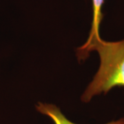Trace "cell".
<instances>
[{
    "mask_svg": "<svg viewBox=\"0 0 124 124\" xmlns=\"http://www.w3.org/2000/svg\"><path fill=\"white\" fill-rule=\"evenodd\" d=\"M36 110L44 115L48 116L53 120L54 124H77L68 119L60 109L53 104L38 103L35 106ZM105 124H124V117L112 121Z\"/></svg>",
    "mask_w": 124,
    "mask_h": 124,
    "instance_id": "cell-2",
    "label": "cell"
},
{
    "mask_svg": "<svg viewBox=\"0 0 124 124\" xmlns=\"http://www.w3.org/2000/svg\"><path fill=\"white\" fill-rule=\"evenodd\" d=\"M105 0H92L93 4V21L91 29L90 31L88 38L84 45L88 44L93 39H100L99 28L103 20V15L102 13V8Z\"/></svg>",
    "mask_w": 124,
    "mask_h": 124,
    "instance_id": "cell-3",
    "label": "cell"
},
{
    "mask_svg": "<svg viewBox=\"0 0 124 124\" xmlns=\"http://www.w3.org/2000/svg\"><path fill=\"white\" fill-rule=\"evenodd\" d=\"M92 51L99 56L100 64L92 81L81 96V101L88 103L94 96L106 94L112 89L124 88V39L107 41L93 39L77 50L79 61H84Z\"/></svg>",
    "mask_w": 124,
    "mask_h": 124,
    "instance_id": "cell-1",
    "label": "cell"
}]
</instances>
